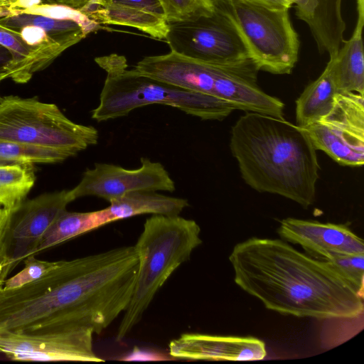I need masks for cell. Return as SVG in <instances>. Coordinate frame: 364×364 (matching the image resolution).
Returning <instances> with one entry per match:
<instances>
[{
  "label": "cell",
  "instance_id": "3",
  "mask_svg": "<svg viewBox=\"0 0 364 364\" xmlns=\"http://www.w3.org/2000/svg\"><path fill=\"white\" fill-rule=\"evenodd\" d=\"M230 147L242 179L254 190L304 208L314 203L320 166L302 128L284 118L246 112L232 127Z\"/></svg>",
  "mask_w": 364,
  "mask_h": 364
},
{
  "label": "cell",
  "instance_id": "23",
  "mask_svg": "<svg viewBox=\"0 0 364 364\" xmlns=\"http://www.w3.org/2000/svg\"><path fill=\"white\" fill-rule=\"evenodd\" d=\"M36 181L33 164L0 165V207L14 214Z\"/></svg>",
  "mask_w": 364,
  "mask_h": 364
},
{
  "label": "cell",
  "instance_id": "27",
  "mask_svg": "<svg viewBox=\"0 0 364 364\" xmlns=\"http://www.w3.org/2000/svg\"><path fill=\"white\" fill-rule=\"evenodd\" d=\"M30 255L24 259V267L13 277L6 279L3 284L5 289H13L31 283L53 269L58 261L41 260Z\"/></svg>",
  "mask_w": 364,
  "mask_h": 364
},
{
  "label": "cell",
  "instance_id": "10",
  "mask_svg": "<svg viewBox=\"0 0 364 364\" xmlns=\"http://www.w3.org/2000/svg\"><path fill=\"white\" fill-rule=\"evenodd\" d=\"M303 129L316 150L324 151L342 166L364 163V95L338 93L331 110Z\"/></svg>",
  "mask_w": 364,
  "mask_h": 364
},
{
  "label": "cell",
  "instance_id": "16",
  "mask_svg": "<svg viewBox=\"0 0 364 364\" xmlns=\"http://www.w3.org/2000/svg\"><path fill=\"white\" fill-rule=\"evenodd\" d=\"M80 11L100 25L130 26L160 40L168 32L159 0H94Z\"/></svg>",
  "mask_w": 364,
  "mask_h": 364
},
{
  "label": "cell",
  "instance_id": "5",
  "mask_svg": "<svg viewBox=\"0 0 364 364\" xmlns=\"http://www.w3.org/2000/svg\"><path fill=\"white\" fill-rule=\"evenodd\" d=\"M200 228L180 215H153L134 245L139 257L133 294L117 333L123 339L140 321L156 293L202 243Z\"/></svg>",
  "mask_w": 364,
  "mask_h": 364
},
{
  "label": "cell",
  "instance_id": "30",
  "mask_svg": "<svg viewBox=\"0 0 364 364\" xmlns=\"http://www.w3.org/2000/svg\"><path fill=\"white\" fill-rule=\"evenodd\" d=\"M13 59L10 52L0 45V82L10 77Z\"/></svg>",
  "mask_w": 364,
  "mask_h": 364
},
{
  "label": "cell",
  "instance_id": "7",
  "mask_svg": "<svg viewBox=\"0 0 364 364\" xmlns=\"http://www.w3.org/2000/svg\"><path fill=\"white\" fill-rule=\"evenodd\" d=\"M92 126L70 120L53 103L9 95L0 102V141L66 150L77 154L97 143Z\"/></svg>",
  "mask_w": 364,
  "mask_h": 364
},
{
  "label": "cell",
  "instance_id": "28",
  "mask_svg": "<svg viewBox=\"0 0 364 364\" xmlns=\"http://www.w3.org/2000/svg\"><path fill=\"white\" fill-rule=\"evenodd\" d=\"M12 220L13 213L0 207V261L10 262L15 267L9 253Z\"/></svg>",
  "mask_w": 364,
  "mask_h": 364
},
{
  "label": "cell",
  "instance_id": "20",
  "mask_svg": "<svg viewBox=\"0 0 364 364\" xmlns=\"http://www.w3.org/2000/svg\"><path fill=\"white\" fill-rule=\"evenodd\" d=\"M338 93L326 65L320 76L309 84L296 100V124L303 129L326 115Z\"/></svg>",
  "mask_w": 364,
  "mask_h": 364
},
{
  "label": "cell",
  "instance_id": "29",
  "mask_svg": "<svg viewBox=\"0 0 364 364\" xmlns=\"http://www.w3.org/2000/svg\"><path fill=\"white\" fill-rule=\"evenodd\" d=\"M292 6L295 5L297 18L306 24L311 20L316 8L317 0H289Z\"/></svg>",
  "mask_w": 364,
  "mask_h": 364
},
{
  "label": "cell",
  "instance_id": "35",
  "mask_svg": "<svg viewBox=\"0 0 364 364\" xmlns=\"http://www.w3.org/2000/svg\"><path fill=\"white\" fill-rule=\"evenodd\" d=\"M0 287H2V286L0 285Z\"/></svg>",
  "mask_w": 364,
  "mask_h": 364
},
{
  "label": "cell",
  "instance_id": "1",
  "mask_svg": "<svg viewBox=\"0 0 364 364\" xmlns=\"http://www.w3.org/2000/svg\"><path fill=\"white\" fill-rule=\"evenodd\" d=\"M134 246L57 265L18 288L0 287V330L41 333L89 327L100 334L127 308L139 269Z\"/></svg>",
  "mask_w": 364,
  "mask_h": 364
},
{
  "label": "cell",
  "instance_id": "14",
  "mask_svg": "<svg viewBox=\"0 0 364 364\" xmlns=\"http://www.w3.org/2000/svg\"><path fill=\"white\" fill-rule=\"evenodd\" d=\"M277 233L282 240L300 245L320 259L337 255L364 254L363 240L342 224L287 218L280 221Z\"/></svg>",
  "mask_w": 364,
  "mask_h": 364
},
{
  "label": "cell",
  "instance_id": "9",
  "mask_svg": "<svg viewBox=\"0 0 364 364\" xmlns=\"http://www.w3.org/2000/svg\"><path fill=\"white\" fill-rule=\"evenodd\" d=\"M165 40L171 51L206 63L230 65L251 58L235 27L214 9L194 19L168 23Z\"/></svg>",
  "mask_w": 364,
  "mask_h": 364
},
{
  "label": "cell",
  "instance_id": "19",
  "mask_svg": "<svg viewBox=\"0 0 364 364\" xmlns=\"http://www.w3.org/2000/svg\"><path fill=\"white\" fill-rule=\"evenodd\" d=\"M109 203L106 210L111 223L142 214L179 215L189 205L186 199L145 190L127 193Z\"/></svg>",
  "mask_w": 364,
  "mask_h": 364
},
{
  "label": "cell",
  "instance_id": "13",
  "mask_svg": "<svg viewBox=\"0 0 364 364\" xmlns=\"http://www.w3.org/2000/svg\"><path fill=\"white\" fill-rule=\"evenodd\" d=\"M69 191L45 193L25 200L14 213L10 242L14 249L10 257L15 266L34 251L46 232L73 202Z\"/></svg>",
  "mask_w": 364,
  "mask_h": 364
},
{
  "label": "cell",
  "instance_id": "12",
  "mask_svg": "<svg viewBox=\"0 0 364 364\" xmlns=\"http://www.w3.org/2000/svg\"><path fill=\"white\" fill-rule=\"evenodd\" d=\"M141 166L126 169L119 166L96 163L87 168L80 183L69 190L73 200L84 196H97L107 201L137 191L173 192L175 183L159 162L141 158Z\"/></svg>",
  "mask_w": 364,
  "mask_h": 364
},
{
  "label": "cell",
  "instance_id": "17",
  "mask_svg": "<svg viewBox=\"0 0 364 364\" xmlns=\"http://www.w3.org/2000/svg\"><path fill=\"white\" fill-rule=\"evenodd\" d=\"M357 25H364V0H355ZM342 0H317L311 20L307 23L318 51L335 55L344 42L346 23L341 12Z\"/></svg>",
  "mask_w": 364,
  "mask_h": 364
},
{
  "label": "cell",
  "instance_id": "15",
  "mask_svg": "<svg viewBox=\"0 0 364 364\" xmlns=\"http://www.w3.org/2000/svg\"><path fill=\"white\" fill-rule=\"evenodd\" d=\"M169 354L194 360H260L267 355L265 343L254 337L184 333L169 343Z\"/></svg>",
  "mask_w": 364,
  "mask_h": 364
},
{
  "label": "cell",
  "instance_id": "31",
  "mask_svg": "<svg viewBox=\"0 0 364 364\" xmlns=\"http://www.w3.org/2000/svg\"><path fill=\"white\" fill-rule=\"evenodd\" d=\"M274 9H289L292 4L289 0H244Z\"/></svg>",
  "mask_w": 364,
  "mask_h": 364
},
{
  "label": "cell",
  "instance_id": "34",
  "mask_svg": "<svg viewBox=\"0 0 364 364\" xmlns=\"http://www.w3.org/2000/svg\"><path fill=\"white\" fill-rule=\"evenodd\" d=\"M14 268L10 262L0 261V285L3 286L9 273Z\"/></svg>",
  "mask_w": 364,
  "mask_h": 364
},
{
  "label": "cell",
  "instance_id": "32",
  "mask_svg": "<svg viewBox=\"0 0 364 364\" xmlns=\"http://www.w3.org/2000/svg\"><path fill=\"white\" fill-rule=\"evenodd\" d=\"M22 0H0V18L21 9Z\"/></svg>",
  "mask_w": 364,
  "mask_h": 364
},
{
  "label": "cell",
  "instance_id": "33",
  "mask_svg": "<svg viewBox=\"0 0 364 364\" xmlns=\"http://www.w3.org/2000/svg\"><path fill=\"white\" fill-rule=\"evenodd\" d=\"M94 0H46L48 4H58L80 11Z\"/></svg>",
  "mask_w": 364,
  "mask_h": 364
},
{
  "label": "cell",
  "instance_id": "26",
  "mask_svg": "<svg viewBox=\"0 0 364 364\" xmlns=\"http://www.w3.org/2000/svg\"><path fill=\"white\" fill-rule=\"evenodd\" d=\"M168 23L196 18L208 15L213 9L210 0H159Z\"/></svg>",
  "mask_w": 364,
  "mask_h": 364
},
{
  "label": "cell",
  "instance_id": "25",
  "mask_svg": "<svg viewBox=\"0 0 364 364\" xmlns=\"http://www.w3.org/2000/svg\"><path fill=\"white\" fill-rule=\"evenodd\" d=\"M322 260L344 278L363 299L364 254L337 255Z\"/></svg>",
  "mask_w": 364,
  "mask_h": 364
},
{
  "label": "cell",
  "instance_id": "11",
  "mask_svg": "<svg viewBox=\"0 0 364 364\" xmlns=\"http://www.w3.org/2000/svg\"><path fill=\"white\" fill-rule=\"evenodd\" d=\"M89 327L41 333L0 330V353L16 361L103 362L93 349Z\"/></svg>",
  "mask_w": 364,
  "mask_h": 364
},
{
  "label": "cell",
  "instance_id": "2",
  "mask_svg": "<svg viewBox=\"0 0 364 364\" xmlns=\"http://www.w3.org/2000/svg\"><path fill=\"white\" fill-rule=\"evenodd\" d=\"M235 284L269 310L321 320L363 314V299L326 261L282 239L250 237L232 248Z\"/></svg>",
  "mask_w": 364,
  "mask_h": 364
},
{
  "label": "cell",
  "instance_id": "4",
  "mask_svg": "<svg viewBox=\"0 0 364 364\" xmlns=\"http://www.w3.org/2000/svg\"><path fill=\"white\" fill-rule=\"evenodd\" d=\"M95 60L107 73L100 103L91 112L97 122L124 117L134 109L154 104L176 107L208 120H223L235 110L230 103L215 97L186 90L129 69L123 55L113 53Z\"/></svg>",
  "mask_w": 364,
  "mask_h": 364
},
{
  "label": "cell",
  "instance_id": "8",
  "mask_svg": "<svg viewBox=\"0 0 364 364\" xmlns=\"http://www.w3.org/2000/svg\"><path fill=\"white\" fill-rule=\"evenodd\" d=\"M0 24L18 31L52 62L88 34L103 28L79 10L53 4H36L1 17Z\"/></svg>",
  "mask_w": 364,
  "mask_h": 364
},
{
  "label": "cell",
  "instance_id": "18",
  "mask_svg": "<svg viewBox=\"0 0 364 364\" xmlns=\"http://www.w3.org/2000/svg\"><path fill=\"white\" fill-rule=\"evenodd\" d=\"M363 26H356L351 37L344 41L337 53L327 63L339 93L357 92L364 95Z\"/></svg>",
  "mask_w": 364,
  "mask_h": 364
},
{
  "label": "cell",
  "instance_id": "21",
  "mask_svg": "<svg viewBox=\"0 0 364 364\" xmlns=\"http://www.w3.org/2000/svg\"><path fill=\"white\" fill-rule=\"evenodd\" d=\"M111 223L106 208L92 212L65 210L41 239L33 255Z\"/></svg>",
  "mask_w": 364,
  "mask_h": 364
},
{
  "label": "cell",
  "instance_id": "22",
  "mask_svg": "<svg viewBox=\"0 0 364 364\" xmlns=\"http://www.w3.org/2000/svg\"><path fill=\"white\" fill-rule=\"evenodd\" d=\"M0 45L12 55L10 79L26 83L33 75L51 63L38 48L30 46L16 31L0 24Z\"/></svg>",
  "mask_w": 364,
  "mask_h": 364
},
{
  "label": "cell",
  "instance_id": "24",
  "mask_svg": "<svg viewBox=\"0 0 364 364\" xmlns=\"http://www.w3.org/2000/svg\"><path fill=\"white\" fill-rule=\"evenodd\" d=\"M75 155L66 150L0 141V165L56 164Z\"/></svg>",
  "mask_w": 364,
  "mask_h": 364
},
{
  "label": "cell",
  "instance_id": "6",
  "mask_svg": "<svg viewBox=\"0 0 364 364\" xmlns=\"http://www.w3.org/2000/svg\"><path fill=\"white\" fill-rule=\"evenodd\" d=\"M232 24L259 70L290 74L299 56V40L289 9H274L244 0H210Z\"/></svg>",
  "mask_w": 364,
  "mask_h": 364
}]
</instances>
